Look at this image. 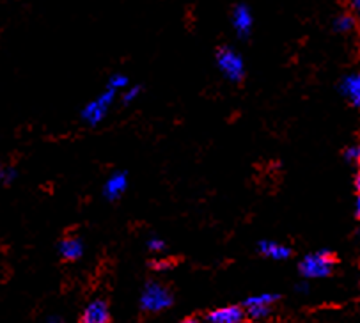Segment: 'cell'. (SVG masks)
Wrapping results in <instances>:
<instances>
[{
    "mask_svg": "<svg viewBox=\"0 0 360 323\" xmlns=\"http://www.w3.org/2000/svg\"><path fill=\"white\" fill-rule=\"evenodd\" d=\"M300 274L307 279L327 277L334 268V254L330 251H318L300 261Z\"/></svg>",
    "mask_w": 360,
    "mask_h": 323,
    "instance_id": "6da1fadb",
    "label": "cell"
},
{
    "mask_svg": "<svg viewBox=\"0 0 360 323\" xmlns=\"http://www.w3.org/2000/svg\"><path fill=\"white\" fill-rule=\"evenodd\" d=\"M172 304V295L169 290L158 282H149L146 284L144 290L141 295V305L144 311L149 312H158L164 309L171 308Z\"/></svg>",
    "mask_w": 360,
    "mask_h": 323,
    "instance_id": "7a4b0ae2",
    "label": "cell"
},
{
    "mask_svg": "<svg viewBox=\"0 0 360 323\" xmlns=\"http://www.w3.org/2000/svg\"><path fill=\"white\" fill-rule=\"evenodd\" d=\"M217 64H219L220 71H222L229 80H233V82L242 80L243 75H245V66H243L242 56H240L236 50L229 49V46H222V49L217 52Z\"/></svg>",
    "mask_w": 360,
    "mask_h": 323,
    "instance_id": "3957f363",
    "label": "cell"
},
{
    "mask_svg": "<svg viewBox=\"0 0 360 323\" xmlns=\"http://www.w3.org/2000/svg\"><path fill=\"white\" fill-rule=\"evenodd\" d=\"M114 98H115V89H112V87L107 86V89H105L103 93L96 98V100L89 101V103L84 107V110H82L84 121L89 125L100 123L101 119L107 115V110H108V107L112 105V101H114Z\"/></svg>",
    "mask_w": 360,
    "mask_h": 323,
    "instance_id": "277c9868",
    "label": "cell"
},
{
    "mask_svg": "<svg viewBox=\"0 0 360 323\" xmlns=\"http://www.w3.org/2000/svg\"><path fill=\"white\" fill-rule=\"evenodd\" d=\"M245 318V311L240 305H226V308L213 309L208 312L206 322L208 323H242Z\"/></svg>",
    "mask_w": 360,
    "mask_h": 323,
    "instance_id": "5b68a950",
    "label": "cell"
},
{
    "mask_svg": "<svg viewBox=\"0 0 360 323\" xmlns=\"http://www.w3.org/2000/svg\"><path fill=\"white\" fill-rule=\"evenodd\" d=\"M110 322V311H108L107 302L96 298L89 302L82 312V323H108Z\"/></svg>",
    "mask_w": 360,
    "mask_h": 323,
    "instance_id": "8992f818",
    "label": "cell"
},
{
    "mask_svg": "<svg viewBox=\"0 0 360 323\" xmlns=\"http://www.w3.org/2000/svg\"><path fill=\"white\" fill-rule=\"evenodd\" d=\"M231 20H233V27L238 36H249L250 29H252V15H250V9L245 4H238L233 9V18Z\"/></svg>",
    "mask_w": 360,
    "mask_h": 323,
    "instance_id": "52a82bcc",
    "label": "cell"
},
{
    "mask_svg": "<svg viewBox=\"0 0 360 323\" xmlns=\"http://www.w3.org/2000/svg\"><path fill=\"white\" fill-rule=\"evenodd\" d=\"M341 91L353 107L360 108V73H352L345 77L341 84Z\"/></svg>",
    "mask_w": 360,
    "mask_h": 323,
    "instance_id": "ba28073f",
    "label": "cell"
},
{
    "mask_svg": "<svg viewBox=\"0 0 360 323\" xmlns=\"http://www.w3.org/2000/svg\"><path fill=\"white\" fill-rule=\"evenodd\" d=\"M127 186H128V176L124 175V172H115V175H112L110 178L107 179V183H105L103 194L107 196V199L114 201L117 199V197L123 196Z\"/></svg>",
    "mask_w": 360,
    "mask_h": 323,
    "instance_id": "9c48e42d",
    "label": "cell"
},
{
    "mask_svg": "<svg viewBox=\"0 0 360 323\" xmlns=\"http://www.w3.org/2000/svg\"><path fill=\"white\" fill-rule=\"evenodd\" d=\"M59 253L64 260L68 261H75L84 254V243L80 238L77 236H68L60 241L59 246Z\"/></svg>",
    "mask_w": 360,
    "mask_h": 323,
    "instance_id": "30bf717a",
    "label": "cell"
},
{
    "mask_svg": "<svg viewBox=\"0 0 360 323\" xmlns=\"http://www.w3.org/2000/svg\"><path fill=\"white\" fill-rule=\"evenodd\" d=\"M259 251L261 254L271 258V260H286V258L291 256L290 247L283 246V243H277V241H270V240L261 241Z\"/></svg>",
    "mask_w": 360,
    "mask_h": 323,
    "instance_id": "8fae6325",
    "label": "cell"
},
{
    "mask_svg": "<svg viewBox=\"0 0 360 323\" xmlns=\"http://www.w3.org/2000/svg\"><path fill=\"white\" fill-rule=\"evenodd\" d=\"M277 298H278V295H274V293L256 295V297L247 298L245 305H266V308H270V305L274 304V302L277 300Z\"/></svg>",
    "mask_w": 360,
    "mask_h": 323,
    "instance_id": "7c38bea8",
    "label": "cell"
},
{
    "mask_svg": "<svg viewBox=\"0 0 360 323\" xmlns=\"http://www.w3.org/2000/svg\"><path fill=\"white\" fill-rule=\"evenodd\" d=\"M334 25L339 32H348V30H352L353 27H355V18H353L349 13H345V15H341L335 18Z\"/></svg>",
    "mask_w": 360,
    "mask_h": 323,
    "instance_id": "4fadbf2b",
    "label": "cell"
},
{
    "mask_svg": "<svg viewBox=\"0 0 360 323\" xmlns=\"http://www.w3.org/2000/svg\"><path fill=\"white\" fill-rule=\"evenodd\" d=\"M247 312L245 315L252 319H261V318H266L270 315V308L266 305H245Z\"/></svg>",
    "mask_w": 360,
    "mask_h": 323,
    "instance_id": "5bb4252c",
    "label": "cell"
},
{
    "mask_svg": "<svg viewBox=\"0 0 360 323\" xmlns=\"http://www.w3.org/2000/svg\"><path fill=\"white\" fill-rule=\"evenodd\" d=\"M128 82H130V80H128V77L127 75H121V73H117V75H114V77H110V80H108V87H112V89H124V87H128Z\"/></svg>",
    "mask_w": 360,
    "mask_h": 323,
    "instance_id": "9a60e30c",
    "label": "cell"
},
{
    "mask_svg": "<svg viewBox=\"0 0 360 323\" xmlns=\"http://www.w3.org/2000/svg\"><path fill=\"white\" fill-rule=\"evenodd\" d=\"M15 178H16L15 169L0 165V185H2V183H6V185H8V183L15 182Z\"/></svg>",
    "mask_w": 360,
    "mask_h": 323,
    "instance_id": "2e32d148",
    "label": "cell"
},
{
    "mask_svg": "<svg viewBox=\"0 0 360 323\" xmlns=\"http://www.w3.org/2000/svg\"><path fill=\"white\" fill-rule=\"evenodd\" d=\"M345 156L349 162H360V146H349L345 151Z\"/></svg>",
    "mask_w": 360,
    "mask_h": 323,
    "instance_id": "e0dca14e",
    "label": "cell"
},
{
    "mask_svg": "<svg viewBox=\"0 0 360 323\" xmlns=\"http://www.w3.org/2000/svg\"><path fill=\"white\" fill-rule=\"evenodd\" d=\"M148 247L153 251V253H160V251H164L165 243L160 238H149L148 240Z\"/></svg>",
    "mask_w": 360,
    "mask_h": 323,
    "instance_id": "ac0fdd59",
    "label": "cell"
},
{
    "mask_svg": "<svg viewBox=\"0 0 360 323\" xmlns=\"http://www.w3.org/2000/svg\"><path fill=\"white\" fill-rule=\"evenodd\" d=\"M139 94H141V87H139V86L130 87V89L124 93V101H127V103H130V101H134L135 98L139 96Z\"/></svg>",
    "mask_w": 360,
    "mask_h": 323,
    "instance_id": "d6986e66",
    "label": "cell"
},
{
    "mask_svg": "<svg viewBox=\"0 0 360 323\" xmlns=\"http://www.w3.org/2000/svg\"><path fill=\"white\" fill-rule=\"evenodd\" d=\"M352 8H353V11L360 16V0H355V2L352 4Z\"/></svg>",
    "mask_w": 360,
    "mask_h": 323,
    "instance_id": "ffe728a7",
    "label": "cell"
},
{
    "mask_svg": "<svg viewBox=\"0 0 360 323\" xmlns=\"http://www.w3.org/2000/svg\"><path fill=\"white\" fill-rule=\"evenodd\" d=\"M153 265H155L156 268H167L169 267V263H165V261H155Z\"/></svg>",
    "mask_w": 360,
    "mask_h": 323,
    "instance_id": "44dd1931",
    "label": "cell"
},
{
    "mask_svg": "<svg viewBox=\"0 0 360 323\" xmlns=\"http://www.w3.org/2000/svg\"><path fill=\"white\" fill-rule=\"evenodd\" d=\"M355 208H356V217H359V219H360V196H359V199H356Z\"/></svg>",
    "mask_w": 360,
    "mask_h": 323,
    "instance_id": "7402d4cb",
    "label": "cell"
},
{
    "mask_svg": "<svg viewBox=\"0 0 360 323\" xmlns=\"http://www.w3.org/2000/svg\"><path fill=\"white\" fill-rule=\"evenodd\" d=\"M46 323H63V322H60V318H57V316H53V318H50Z\"/></svg>",
    "mask_w": 360,
    "mask_h": 323,
    "instance_id": "603a6c76",
    "label": "cell"
},
{
    "mask_svg": "<svg viewBox=\"0 0 360 323\" xmlns=\"http://www.w3.org/2000/svg\"><path fill=\"white\" fill-rule=\"evenodd\" d=\"M355 185H356V190H359V194H360V172H359V175H356Z\"/></svg>",
    "mask_w": 360,
    "mask_h": 323,
    "instance_id": "cb8c5ba5",
    "label": "cell"
},
{
    "mask_svg": "<svg viewBox=\"0 0 360 323\" xmlns=\"http://www.w3.org/2000/svg\"><path fill=\"white\" fill-rule=\"evenodd\" d=\"M181 323H199V322H197V319H193V318H188V319H185V322H181Z\"/></svg>",
    "mask_w": 360,
    "mask_h": 323,
    "instance_id": "d4e9b609",
    "label": "cell"
},
{
    "mask_svg": "<svg viewBox=\"0 0 360 323\" xmlns=\"http://www.w3.org/2000/svg\"><path fill=\"white\" fill-rule=\"evenodd\" d=\"M298 291H307V286H298Z\"/></svg>",
    "mask_w": 360,
    "mask_h": 323,
    "instance_id": "484cf974",
    "label": "cell"
}]
</instances>
